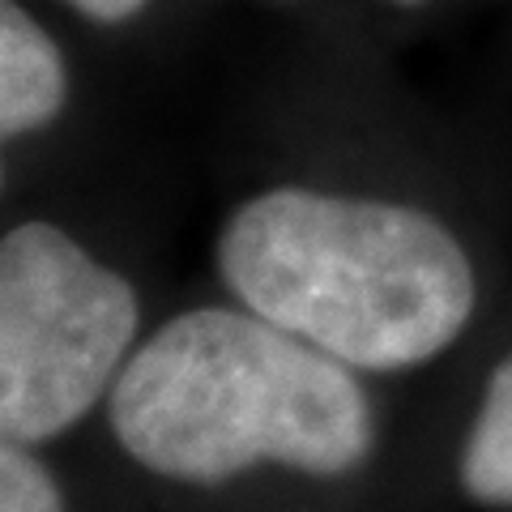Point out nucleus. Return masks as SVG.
<instances>
[{
    "label": "nucleus",
    "instance_id": "obj_8",
    "mask_svg": "<svg viewBox=\"0 0 512 512\" xmlns=\"http://www.w3.org/2000/svg\"><path fill=\"white\" fill-rule=\"evenodd\" d=\"M402 5H419V0H402Z\"/></svg>",
    "mask_w": 512,
    "mask_h": 512
},
{
    "label": "nucleus",
    "instance_id": "obj_1",
    "mask_svg": "<svg viewBox=\"0 0 512 512\" xmlns=\"http://www.w3.org/2000/svg\"><path fill=\"white\" fill-rule=\"evenodd\" d=\"M107 410L124 453L175 483H227L261 461L346 474L372 448L346 363L235 308L167 320L120 367Z\"/></svg>",
    "mask_w": 512,
    "mask_h": 512
},
{
    "label": "nucleus",
    "instance_id": "obj_6",
    "mask_svg": "<svg viewBox=\"0 0 512 512\" xmlns=\"http://www.w3.org/2000/svg\"><path fill=\"white\" fill-rule=\"evenodd\" d=\"M0 512H64L52 470L18 444H0Z\"/></svg>",
    "mask_w": 512,
    "mask_h": 512
},
{
    "label": "nucleus",
    "instance_id": "obj_2",
    "mask_svg": "<svg viewBox=\"0 0 512 512\" xmlns=\"http://www.w3.org/2000/svg\"><path fill=\"white\" fill-rule=\"evenodd\" d=\"M218 269L248 312L367 372L436 359L474 312V269L448 227L410 205L312 188L239 205Z\"/></svg>",
    "mask_w": 512,
    "mask_h": 512
},
{
    "label": "nucleus",
    "instance_id": "obj_7",
    "mask_svg": "<svg viewBox=\"0 0 512 512\" xmlns=\"http://www.w3.org/2000/svg\"><path fill=\"white\" fill-rule=\"evenodd\" d=\"M69 5L94 22H124V18H133V13H141L146 0H69Z\"/></svg>",
    "mask_w": 512,
    "mask_h": 512
},
{
    "label": "nucleus",
    "instance_id": "obj_4",
    "mask_svg": "<svg viewBox=\"0 0 512 512\" xmlns=\"http://www.w3.org/2000/svg\"><path fill=\"white\" fill-rule=\"evenodd\" d=\"M69 94L60 47L18 0H0V141L52 124Z\"/></svg>",
    "mask_w": 512,
    "mask_h": 512
},
{
    "label": "nucleus",
    "instance_id": "obj_3",
    "mask_svg": "<svg viewBox=\"0 0 512 512\" xmlns=\"http://www.w3.org/2000/svg\"><path fill=\"white\" fill-rule=\"evenodd\" d=\"M137 333L128 278L52 222L0 239V444L69 431L116 384Z\"/></svg>",
    "mask_w": 512,
    "mask_h": 512
},
{
    "label": "nucleus",
    "instance_id": "obj_5",
    "mask_svg": "<svg viewBox=\"0 0 512 512\" xmlns=\"http://www.w3.org/2000/svg\"><path fill=\"white\" fill-rule=\"evenodd\" d=\"M461 487L470 500L512 508V355L495 367L461 448Z\"/></svg>",
    "mask_w": 512,
    "mask_h": 512
}]
</instances>
